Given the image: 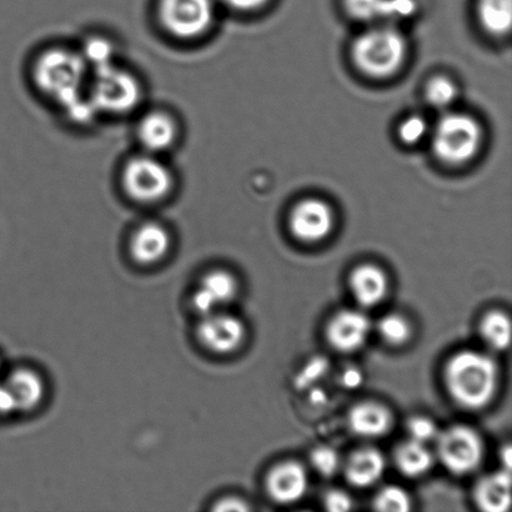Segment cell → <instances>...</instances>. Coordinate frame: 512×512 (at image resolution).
<instances>
[{
  "instance_id": "obj_20",
  "label": "cell",
  "mask_w": 512,
  "mask_h": 512,
  "mask_svg": "<svg viewBox=\"0 0 512 512\" xmlns=\"http://www.w3.org/2000/svg\"><path fill=\"white\" fill-rule=\"evenodd\" d=\"M393 419L385 406L378 403L355 405L349 414V425L355 435L375 439L385 435L391 428Z\"/></svg>"
},
{
  "instance_id": "obj_12",
  "label": "cell",
  "mask_w": 512,
  "mask_h": 512,
  "mask_svg": "<svg viewBox=\"0 0 512 512\" xmlns=\"http://www.w3.org/2000/svg\"><path fill=\"white\" fill-rule=\"evenodd\" d=\"M173 245V235L165 225L147 222L140 224L130 235L128 254L140 268H155L168 260Z\"/></svg>"
},
{
  "instance_id": "obj_22",
  "label": "cell",
  "mask_w": 512,
  "mask_h": 512,
  "mask_svg": "<svg viewBox=\"0 0 512 512\" xmlns=\"http://www.w3.org/2000/svg\"><path fill=\"white\" fill-rule=\"evenodd\" d=\"M395 461L400 473L409 478H419L428 473L434 464L433 454L428 446L411 439L396 450Z\"/></svg>"
},
{
  "instance_id": "obj_24",
  "label": "cell",
  "mask_w": 512,
  "mask_h": 512,
  "mask_svg": "<svg viewBox=\"0 0 512 512\" xmlns=\"http://www.w3.org/2000/svg\"><path fill=\"white\" fill-rule=\"evenodd\" d=\"M481 336L486 344L494 350L509 348L511 341V324L508 315L501 311H491L481 321Z\"/></svg>"
},
{
  "instance_id": "obj_19",
  "label": "cell",
  "mask_w": 512,
  "mask_h": 512,
  "mask_svg": "<svg viewBox=\"0 0 512 512\" xmlns=\"http://www.w3.org/2000/svg\"><path fill=\"white\" fill-rule=\"evenodd\" d=\"M384 471V456L373 448L355 451L345 464L346 479L356 488H369L378 483Z\"/></svg>"
},
{
  "instance_id": "obj_34",
  "label": "cell",
  "mask_w": 512,
  "mask_h": 512,
  "mask_svg": "<svg viewBox=\"0 0 512 512\" xmlns=\"http://www.w3.org/2000/svg\"><path fill=\"white\" fill-rule=\"evenodd\" d=\"M222 2L237 12L248 13L265 7L269 0H222Z\"/></svg>"
},
{
  "instance_id": "obj_29",
  "label": "cell",
  "mask_w": 512,
  "mask_h": 512,
  "mask_svg": "<svg viewBox=\"0 0 512 512\" xmlns=\"http://www.w3.org/2000/svg\"><path fill=\"white\" fill-rule=\"evenodd\" d=\"M311 464L321 476L330 478L338 473L341 465L340 456L329 446H320L311 453Z\"/></svg>"
},
{
  "instance_id": "obj_8",
  "label": "cell",
  "mask_w": 512,
  "mask_h": 512,
  "mask_svg": "<svg viewBox=\"0 0 512 512\" xmlns=\"http://www.w3.org/2000/svg\"><path fill=\"white\" fill-rule=\"evenodd\" d=\"M194 338L205 353L229 356L242 349L247 338V328L243 320L232 311H217L197 318Z\"/></svg>"
},
{
  "instance_id": "obj_32",
  "label": "cell",
  "mask_w": 512,
  "mask_h": 512,
  "mask_svg": "<svg viewBox=\"0 0 512 512\" xmlns=\"http://www.w3.org/2000/svg\"><path fill=\"white\" fill-rule=\"evenodd\" d=\"M324 504L326 510L331 512H346L353 509V500L343 490H330L325 495Z\"/></svg>"
},
{
  "instance_id": "obj_36",
  "label": "cell",
  "mask_w": 512,
  "mask_h": 512,
  "mask_svg": "<svg viewBox=\"0 0 512 512\" xmlns=\"http://www.w3.org/2000/svg\"><path fill=\"white\" fill-rule=\"evenodd\" d=\"M511 449H510V446H506L505 450L503 451V463L508 466V470L510 469V466H511V461H512V458H511Z\"/></svg>"
},
{
  "instance_id": "obj_18",
  "label": "cell",
  "mask_w": 512,
  "mask_h": 512,
  "mask_svg": "<svg viewBox=\"0 0 512 512\" xmlns=\"http://www.w3.org/2000/svg\"><path fill=\"white\" fill-rule=\"evenodd\" d=\"M350 288L354 298L364 308H373L385 299L389 280L378 266L360 265L350 276Z\"/></svg>"
},
{
  "instance_id": "obj_23",
  "label": "cell",
  "mask_w": 512,
  "mask_h": 512,
  "mask_svg": "<svg viewBox=\"0 0 512 512\" xmlns=\"http://www.w3.org/2000/svg\"><path fill=\"white\" fill-rule=\"evenodd\" d=\"M478 17L489 33H508L512 22L511 0H478Z\"/></svg>"
},
{
  "instance_id": "obj_1",
  "label": "cell",
  "mask_w": 512,
  "mask_h": 512,
  "mask_svg": "<svg viewBox=\"0 0 512 512\" xmlns=\"http://www.w3.org/2000/svg\"><path fill=\"white\" fill-rule=\"evenodd\" d=\"M445 381L456 403L479 410L494 398L499 381L498 365L479 351H460L446 365Z\"/></svg>"
},
{
  "instance_id": "obj_11",
  "label": "cell",
  "mask_w": 512,
  "mask_h": 512,
  "mask_svg": "<svg viewBox=\"0 0 512 512\" xmlns=\"http://www.w3.org/2000/svg\"><path fill=\"white\" fill-rule=\"evenodd\" d=\"M14 416L32 415L42 409L49 394L48 380L34 366L20 365L2 376Z\"/></svg>"
},
{
  "instance_id": "obj_28",
  "label": "cell",
  "mask_w": 512,
  "mask_h": 512,
  "mask_svg": "<svg viewBox=\"0 0 512 512\" xmlns=\"http://www.w3.org/2000/svg\"><path fill=\"white\" fill-rule=\"evenodd\" d=\"M374 508L383 512H408L411 509L410 496L399 486H386L375 496Z\"/></svg>"
},
{
  "instance_id": "obj_2",
  "label": "cell",
  "mask_w": 512,
  "mask_h": 512,
  "mask_svg": "<svg viewBox=\"0 0 512 512\" xmlns=\"http://www.w3.org/2000/svg\"><path fill=\"white\" fill-rule=\"evenodd\" d=\"M34 82L40 92L64 107L87 92L90 70L77 50H45L34 64Z\"/></svg>"
},
{
  "instance_id": "obj_26",
  "label": "cell",
  "mask_w": 512,
  "mask_h": 512,
  "mask_svg": "<svg viewBox=\"0 0 512 512\" xmlns=\"http://www.w3.org/2000/svg\"><path fill=\"white\" fill-rule=\"evenodd\" d=\"M378 331L381 339L393 346L404 345L411 336L409 321L399 314L384 316L379 321Z\"/></svg>"
},
{
  "instance_id": "obj_9",
  "label": "cell",
  "mask_w": 512,
  "mask_h": 512,
  "mask_svg": "<svg viewBox=\"0 0 512 512\" xmlns=\"http://www.w3.org/2000/svg\"><path fill=\"white\" fill-rule=\"evenodd\" d=\"M239 280L232 271L213 268L203 271L195 280L189 295V304L199 316L229 310L239 295Z\"/></svg>"
},
{
  "instance_id": "obj_25",
  "label": "cell",
  "mask_w": 512,
  "mask_h": 512,
  "mask_svg": "<svg viewBox=\"0 0 512 512\" xmlns=\"http://www.w3.org/2000/svg\"><path fill=\"white\" fill-rule=\"evenodd\" d=\"M80 54H82L90 72L115 63L114 44L112 40L104 37L90 38L88 42H85Z\"/></svg>"
},
{
  "instance_id": "obj_3",
  "label": "cell",
  "mask_w": 512,
  "mask_h": 512,
  "mask_svg": "<svg viewBox=\"0 0 512 512\" xmlns=\"http://www.w3.org/2000/svg\"><path fill=\"white\" fill-rule=\"evenodd\" d=\"M88 94L100 114L132 113L143 99L137 77L113 63L90 72Z\"/></svg>"
},
{
  "instance_id": "obj_35",
  "label": "cell",
  "mask_w": 512,
  "mask_h": 512,
  "mask_svg": "<svg viewBox=\"0 0 512 512\" xmlns=\"http://www.w3.org/2000/svg\"><path fill=\"white\" fill-rule=\"evenodd\" d=\"M359 379H360V375H359V373H356V371H348V374L345 375L346 384L351 385V380H353V385H354L355 383H358Z\"/></svg>"
},
{
  "instance_id": "obj_30",
  "label": "cell",
  "mask_w": 512,
  "mask_h": 512,
  "mask_svg": "<svg viewBox=\"0 0 512 512\" xmlns=\"http://www.w3.org/2000/svg\"><path fill=\"white\" fill-rule=\"evenodd\" d=\"M429 134V124L420 115H411L401 123L399 128L400 139L405 144H418Z\"/></svg>"
},
{
  "instance_id": "obj_14",
  "label": "cell",
  "mask_w": 512,
  "mask_h": 512,
  "mask_svg": "<svg viewBox=\"0 0 512 512\" xmlns=\"http://www.w3.org/2000/svg\"><path fill=\"white\" fill-rule=\"evenodd\" d=\"M370 330V320L363 311L343 310L330 320L326 335L334 349L349 354L363 348Z\"/></svg>"
},
{
  "instance_id": "obj_27",
  "label": "cell",
  "mask_w": 512,
  "mask_h": 512,
  "mask_svg": "<svg viewBox=\"0 0 512 512\" xmlns=\"http://www.w3.org/2000/svg\"><path fill=\"white\" fill-rule=\"evenodd\" d=\"M458 98V88L450 79L434 78L426 88V99L431 107L438 110H448Z\"/></svg>"
},
{
  "instance_id": "obj_7",
  "label": "cell",
  "mask_w": 512,
  "mask_h": 512,
  "mask_svg": "<svg viewBox=\"0 0 512 512\" xmlns=\"http://www.w3.org/2000/svg\"><path fill=\"white\" fill-rule=\"evenodd\" d=\"M163 28L180 40L202 38L215 22L214 0H160L158 7Z\"/></svg>"
},
{
  "instance_id": "obj_33",
  "label": "cell",
  "mask_w": 512,
  "mask_h": 512,
  "mask_svg": "<svg viewBox=\"0 0 512 512\" xmlns=\"http://www.w3.org/2000/svg\"><path fill=\"white\" fill-rule=\"evenodd\" d=\"M213 511H240L245 512L249 511L250 505L247 501L238 498V496H224V498H220L214 501L212 506Z\"/></svg>"
},
{
  "instance_id": "obj_21",
  "label": "cell",
  "mask_w": 512,
  "mask_h": 512,
  "mask_svg": "<svg viewBox=\"0 0 512 512\" xmlns=\"http://www.w3.org/2000/svg\"><path fill=\"white\" fill-rule=\"evenodd\" d=\"M509 470L486 475L475 488V501L485 512H506L511 504Z\"/></svg>"
},
{
  "instance_id": "obj_15",
  "label": "cell",
  "mask_w": 512,
  "mask_h": 512,
  "mask_svg": "<svg viewBox=\"0 0 512 512\" xmlns=\"http://www.w3.org/2000/svg\"><path fill=\"white\" fill-rule=\"evenodd\" d=\"M308 474L296 461L276 465L266 478V490L275 503L295 504L304 498L308 490Z\"/></svg>"
},
{
  "instance_id": "obj_6",
  "label": "cell",
  "mask_w": 512,
  "mask_h": 512,
  "mask_svg": "<svg viewBox=\"0 0 512 512\" xmlns=\"http://www.w3.org/2000/svg\"><path fill=\"white\" fill-rule=\"evenodd\" d=\"M123 187L135 202L155 204L172 193L174 177L172 170L159 155L144 153L124 165Z\"/></svg>"
},
{
  "instance_id": "obj_16",
  "label": "cell",
  "mask_w": 512,
  "mask_h": 512,
  "mask_svg": "<svg viewBox=\"0 0 512 512\" xmlns=\"http://www.w3.org/2000/svg\"><path fill=\"white\" fill-rule=\"evenodd\" d=\"M344 4L351 17L363 22L383 24L413 17L418 9L416 0H344Z\"/></svg>"
},
{
  "instance_id": "obj_13",
  "label": "cell",
  "mask_w": 512,
  "mask_h": 512,
  "mask_svg": "<svg viewBox=\"0 0 512 512\" xmlns=\"http://www.w3.org/2000/svg\"><path fill=\"white\" fill-rule=\"evenodd\" d=\"M289 225L296 239L304 243H319L333 230L334 213L323 200L306 199L295 205Z\"/></svg>"
},
{
  "instance_id": "obj_10",
  "label": "cell",
  "mask_w": 512,
  "mask_h": 512,
  "mask_svg": "<svg viewBox=\"0 0 512 512\" xmlns=\"http://www.w3.org/2000/svg\"><path fill=\"white\" fill-rule=\"evenodd\" d=\"M438 456L454 475H468L479 468L484 458V444L478 433L468 426L456 425L440 433Z\"/></svg>"
},
{
  "instance_id": "obj_5",
  "label": "cell",
  "mask_w": 512,
  "mask_h": 512,
  "mask_svg": "<svg viewBox=\"0 0 512 512\" xmlns=\"http://www.w3.org/2000/svg\"><path fill=\"white\" fill-rule=\"evenodd\" d=\"M483 132L478 120L461 113H446L433 132L436 157L448 164H463L481 147Z\"/></svg>"
},
{
  "instance_id": "obj_31",
  "label": "cell",
  "mask_w": 512,
  "mask_h": 512,
  "mask_svg": "<svg viewBox=\"0 0 512 512\" xmlns=\"http://www.w3.org/2000/svg\"><path fill=\"white\" fill-rule=\"evenodd\" d=\"M408 433L411 440L426 445L438 439L440 431L433 420L425 416H416L408 423Z\"/></svg>"
},
{
  "instance_id": "obj_17",
  "label": "cell",
  "mask_w": 512,
  "mask_h": 512,
  "mask_svg": "<svg viewBox=\"0 0 512 512\" xmlns=\"http://www.w3.org/2000/svg\"><path fill=\"white\" fill-rule=\"evenodd\" d=\"M178 137V127L168 113L145 114L138 125V138L144 152L159 155L173 147Z\"/></svg>"
},
{
  "instance_id": "obj_37",
  "label": "cell",
  "mask_w": 512,
  "mask_h": 512,
  "mask_svg": "<svg viewBox=\"0 0 512 512\" xmlns=\"http://www.w3.org/2000/svg\"><path fill=\"white\" fill-rule=\"evenodd\" d=\"M0 376H2V368H0Z\"/></svg>"
},
{
  "instance_id": "obj_4",
  "label": "cell",
  "mask_w": 512,
  "mask_h": 512,
  "mask_svg": "<svg viewBox=\"0 0 512 512\" xmlns=\"http://www.w3.org/2000/svg\"><path fill=\"white\" fill-rule=\"evenodd\" d=\"M406 42L393 25L383 24L366 30L355 40V64L375 78L389 77L404 63Z\"/></svg>"
}]
</instances>
